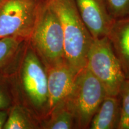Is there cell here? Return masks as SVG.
Returning a JSON list of instances; mask_svg holds the SVG:
<instances>
[{"instance_id":"5b68a950","label":"cell","mask_w":129,"mask_h":129,"mask_svg":"<svg viewBox=\"0 0 129 129\" xmlns=\"http://www.w3.org/2000/svg\"><path fill=\"white\" fill-rule=\"evenodd\" d=\"M46 0H3L0 3V38L28 41Z\"/></svg>"},{"instance_id":"ba28073f","label":"cell","mask_w":129,"mask_h":129,"mask_svg":"<svg viewBox=\"0 0 129 129\" xmlns=\"http://www.w3.org/2000/svg\"><path fill=\"white\" fill-rule=\"evenodd\" d=\"M46 69L47 77L48 115L56 106L67 101L73 89L78 73L74 71L67 62Z\"/></svg>"},{"instance_id":"5bb4252c","label":"cell","mask_w":129,"mask_h":129,"mask_svg":"<svg viewBox=\"0 0 129 129\" xmlns=\"http://www.w3.org/2000/svg\"><path fill=\"white\" fill-rule=\"evenodd\" d=\"M121 118L118 129H129V77L125 78L121 88Z\"/></svg>"},{"instance_id":"9a60e30c","label":"cell","mask_w":129,"mask_h":129,"mask_svg":"<svg viewBox=\"0 0 129 129\" xmlns=\"http://www.w3.org/2000/svg\"><path fill=\"white\" fill-rule=\"evenodd\" d=\"M111 16L114 19L129 14V0H106Z\"/></svg>"},{"instance_id":"e0dca14e","label":"cell","mask_w":129,"mask_h":129,"mask_svg":"<svg viewBox=\"0 0 129 129\" xmlns=\"http://www.w3.org/2000/svg\"><path fill=\"white\" fill-rule=\"evenodd\" d=\"M8 114L4 111H0V129L3 128L7 119Z\"/></svg>"},{"instance_id":"277c9868","label":"cell","mask_w":129,"mask_h":129,"mask_svg":"<svg viewBox=\"0 0 129 129\" xmlns=\"http://www.w3.org/2000/svg\"><path fill=\"white\" fill-rule=\"evenodd\" d=\"M86 67L102 84L107 95L119 96L125 76L107 36L93 40Z\"/></svg>"},{"instance_id":"ac0fdd59","label":"cell","mask_w":129,"mask_h":129,"mask_svg":"<svg viewBox=\"0 0 129 129\" xmlns=\"http://www.w3.org/2000/svg\"><path fill=\"white\" fill-rule=\"evenodd\" d=\"M2 1H3V0H0V3L2 2Z\"/></svg>"},{"instance_id":"7c38bea8","label":"cell","mask_w":129,"mask_h":129,"mask_svg":"<svg viewBox=\"0 0 129 129\" xmlns=\"http://www.w3.org/2000/svg\"><path fill=\"white\" fill-rule=\"evenodd\" d=\"M34 118L29 110L17 105L12 109L4 125V129H32L38 128Z\"/></svg>"},{"instance_id":"4fadbf2b","label":"cell","mask_w":129,"mask_h":129,"mask_svg":"<svg viewBox=\"0 0 129 129\" xmlns=\"http://www.w3.org/2000/svg\"><path fill=\"white\" fill-rule=\"evenodd\" d=\"M23 41L15 37L0 38V68L14 57Z\"/></svg>"},{"instance_id":"6da1fadb","label":"cell","mask_w":129,"mask_h":129,"mask_svg":"<svg viewBox=\"0 0 129 129\" xmlns=\"http://www.w3.org/2000/svg\"><path fill=\"white\" fill-rule=\"evenodd\" d=\"M63 32L64 57L76 73L86 67L93 38L81 17L74 0H48Z\"/></svg>"},{"instance_id":"8992f818","label":"cell","mask_w":129,"mask_h":129,"mask_svg":"<svg viewBox=\"0 0 129 129\" xmlns=\"http://www.w3.org/2000/svg\"><path fill=\"white\" fill-rule=\"evenodd\" d=\"M20 74L22 89L29 105L37 115L44 119L48 114L47 72L30 44L26 48Z\"/></svg>"},{"instance_id":"52a82bcc","label":"cell","mask_w":129,"mask_h":129,"mask_svg":"<svg viewBox=\"0 0 129 129\" xmlns=\"http://www.w3.org/2000/svg\"><path fill=\"white\" fill-rule=\"evenodd\" d=\"M82 20L93 39L107 36L114 19L106 0H74Z\"/></svg>"},{"instance_id":"30bf717a","label":"cell","mask_w":129,"mask_h":129,"mask_svg":"<svg viewBox=\"0 0 129 129\" xmlns=\"http://www.w3.org/2000/svg\"><path fill=\"white\" fill-rule=\"evenodd\" d=\"M121 118L120 96L106 95L90 122V129H118Z\"/></svg>"},{"instance_id":"7a4b0ae2","label":"cell","mask_w":129,"mask_h":129,"mask_svg":"<svg viewBox=\"0 0 129 129\" xmlns=\"http://www.w3.org/2000/svg\"><path fill=\"white\" fill-rule=\"evenodd\" d=\"M28 42L46 69L66 62L62 26L48 0L41 8Z\"/></svg>"},{"instance_id":"9c48e42d","label":"cell","mask_w":129,"mask_h":129,"mask_svg":"<svg viewBox=\"0 0 129 129\" xmlns=\"http://www.w3.org/2000/svg\"><path fill=\"white\" fill-rule=\"evenodd\" d=\"M107 37L125 78L129 77V14L115 19Z\"/></svg>"},{"instance_id":"2e32d148","label":"cell","mask_w":129,"mask_h":129,"mask_svg":"<svg viewBox=\"0 0 129 129\" xmlns=\"http://www.w3.org/2000/svg\"><path fill=\"white\" fill-rule=\"evenodd\" d=\"M10 105V100L7 95L0 90V109L7 108Z\"/></svg>"},{"instance_id":"3957f363","label":"cell","mask_w":129,"mask_h":129,"mask_svg":"<svg viewBox=\"0 0 129 129\" xmlns=\"http://www.w3.org/2000/svg\"><path fill=\"white\" fill-rule=\"evenodd\" d=\"M106 95L103 85L86 67L78 72L73 89L66 101L77 128H89L93 116Z\"/></svg>"},{"instance_id":"8fae6325","label":"cell","mask_w":129,"mask_h":129,"mask_svg":"<svg viewBox=\"0 0 129 129\" xmlns=\"http://www.w3.org/2000/svg\"><path fill=\"white\" fill-rule=\"evenodd\" d=\"M42 127L46 129L77 128L75 118L66 101L56 106L43 119Z\"/></svg>"}]
</instances>
